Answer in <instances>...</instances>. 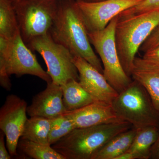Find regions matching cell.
I'll return each mask as SVG.
<instances>
[{
	"label": "cell",
	"mask_w": 159,
	"mask_h": 159,
	"mask_svg": "<svg viewBox=\"0 0 159 159\" xmlns=\"http://www.w3.org/2000/svg\"><path fill=\"white\" fill-rule=\"evenodd\" d=\"M137 131L136 129L132 127L118 134L98 151L92 159H116L129 150Z\"/></svg>",
	"instance_id": "2e32d148"
},
{
	"label": "cell",
	"mask_w": 159,
	"mask_h": 159,
	"mask_svg": "<svg viewBox=\"0 0 159 159\" xmlns=\"http://www.w3.org/2000/svg\"><path fill=\"white\" fill-rule=\"evenodd\" d=\"M159 45V25L152 31L140 48L143 52L149 51Z\"/></svg>",
	"instance_id": "603a6c76"
},
{
	"label": "cell",
	"mask_w": 159,
	"mask_h": 159,
	"mask_svg": "<svg viewBox=\"0 0 159 159\" xmlns=\"http://www.w3.org/2000/svg\"><path fill=\"white\" fill-rule=\"evenodd\" d=\"M19 148L25 155L34 159H66L51 145L20 139Z\"/></svg>",
	"instance_id": "ffe728a7"
},
{
	"label": "cell",
	"mask_w": 159,
	"mask_h": 159,
	"mask_svg": "<svg viewBox=\"0 0 159 159\" xmlns=\"http://www.w3.org/2000/svg\"><path fill=\"white\" fill-rule=\"evenodd\" d=\"M27 102L15 94L8 95L0 110V129L6 136V145L11 156L17 148L27 117Z\"/></svg>",
	"instance_id": "30bf717a"
},
{
	"label": "cell",
	"mask_w": 159,
	"mask_h": 159,
	"mask_svg": "<svg viewBox=\"0 0 159 159\" xmlns=\"http://www.w3.org/2000/svg\"><path fill=\"white\" fill-rule=\"evenodd\" d=\"M52 119L39 116L31 117L26 121L21 139L48 144Z\"/></svg>",
	"instance_id": "ac0fdd59"
},
{
	"label": "cell",
	"mask_w": 159,
	"mask_h": 159,
	"mask_svg": "<svg viewBox=\"0 0 159 159\" xmlns=\"http://www.w3.org/2000/svg\"><path fill=\"white\" fill-rule=\"evenodd\" d=\"M5 137H6L5 134L2 131L0 134V159H10L11 156L6 148L7 146L6 145Z\"/></svg>",
	"instance_id": "d4e9b609"
},
{
	"label": "cell",
	"mask_w": 159,
	"mask_h": 159,
	"mask_svg": "<svg viewBox=\"0 0 159 159\" xmlns=\"http://www.w3.org/2000/svg\"><path fill=\"white\" fill-rule=\"evenodd\" d=\"M20 33L13 3L10 0H0V36L13 39Z\"/></svg>",
	"instance_id": "d6986e66"
},
{
	"label": "cell",
	"mask_w": 159,
	"mask_h": 159,
	"mask_svg": "<svg viewBox=\"0 0 159 159\" xmlns=\"http://www.w3.org/2000/svg\"><path fill=\"white\" fill-rule=\"evenodd\" d=\"M27 46L43 58L52 82L61 86L71 80L79 81L74 55L64 46L55 42L49 33L34 38Z\"/></svg>",
	"instance_id": "ba28073f"
},
{
	"label": "cell",
	"mask_w": 159,
	"mask_h": 159,
	"mask_svg": "<svg viewBox=\"0 0 159 159\" xmlns=\"http://www.w3.org/2000/svg\"><path fill=\"white\" fill-rule=\"evenodd\" d=\"M65 114L72 119L76 128L125 122L118 116L111 104L99 101Z\"/></svg>",
	"instance_id": "4fadbf2b"
},
{
	"label": "cell",
	"mask_w": 159,
	"mask_h": 159,
	"mask_svg": "<svg viewBox=\"0 0 159 159\" xmlns=\"http://www.w3.org/2000/svg\"><path fill=\"white\" fill-rule=\"evenodd\" d=\"M159 25V11H151L120 17L115 30V40L123 70L131 77L136 54Z\"/></svg>",
	"instance_id": "3957f363"
},
{
	"label": "cell",
	"mask_w": 159,
	"mask_h": 159,
	"mask_svg": "<svg viewBox=\"0 0 159 159\" xmlns=\"http://www.w3.org/2000/svg\"><path fill=\"white\" fill-rule=\"evenodd\" d=\"M132 127L123 122L75 128L51 146L66 159H92L111 139Z\"/></svg>",
	"instance_id": "7a4b0ae2"
},
{
	"label": "cell",
	"mask_w": 159,
	"mask_h": 159,
	"mask_svg": "<svg viewBox=\"0 0 159 159\" xmlns=\"http://www.w3.org/2000/svg\"><path fill=\"white\" fill-rule=\"evenodd\" d=\"M75 128L74 122L65 113L52 119L49 133V144L54 145Z\"/></svg>",
	"instance_id": "44dd1931"
},
{
	"label": "cell",
	"mask_w": 159,
	"mask_h": 159,
	"mask_svg": "<svg viewBox=\"0 0 159 159\" xmlns=\"http://www.w3.org/2000/svg\"><path fill=\"white\" fill-rule=\"evenodd\" d=\"M142 58L152 64L159 67V45L144 52Z\"/></svg>",
	"instance_id": "cb8c5ba5"
},
{
	"label": "cell",
	"mask_w": 159,
	"mask_h": 159,
	"mask_svg": "<svg viewBox=\"0 0 159 159\" xmlns=\"http://www.w3.org/2000/svg\"><path fill=\"white\" fill-rule=\"evenodd\" d=\"M85 2H100V1H104V0H83Z\"/></svg>",
	"instance_id": "83f0119b"
},
{
	"label": "cell",
	"mask_w": 159,
	"mask_h": 159,
	"mask_svg": "<svg viewBox=\"0 0 159 159\" xmlns=\"http://www.w3.org/2000/svg\"><path fill=\"white\" fill-rule=\"evenodd\" d=\"M13 74L19 77L31 75L47 84L52 82L50 75L39 64L20 33L11 40L0 36V84L6 90H11L9 77Z\"/></svg>",
	"instance_id": "277c9868"
},
{
	"label": "cell",
	"mask_w": 159,
	"mask_h": 159,
	"mask_svg": "<svg viewBox=\"0 0 159 159\" xmlns=\"http://www.w3.org/2000/svg\"><path fill=\"white\" fill-rule=\"evenodd\" d=\"M159 132V126H148L137 129V133L127 151L135 159L150 158L151 149L156 141Z\"/></svg>",
	"instance_id": "e0dca14e"
},
{
	"label": "cell",
	"mask_w": 159,
	"mask_h": 159,
	"mask_svg": "<svg viewBox=\"0 0 159 159\" xmlns=\"http://www.w3.org/2000/svg\"><path fill=\"white\" fill-rule=\"evenodd\" d=\"M150 158L159 159V132L156 141L151 149Z\"/></svg>",
	"instance_id": "484cf974"
},
{
	"label": "cell",
	"mask_w": 159,
	"mask_h": 159,
	"mask_svg": "<svg viewBox=\"0 0 159 159\" xmlns=\"http://www.w3.org/2000/svg\"><path fill=\"white\" fill-rule=\"evenodd\" d=\"M49 34L74 56L83 58L103 74L101 61L92 48L76 0H58L57 12Z\"/></svg>",
	"instance_id": "6da1fadb"
},
{
	"label": "cell",
	"mask_w": 159,
	"mask_h": 159,
	"mask_svg": "<svg viewBox=\"0 0 159 159\" xmlns=\"http://www.w3.org/2000/svg\"><path fill=\"white\" fill-rule=\"evenodd\" d=\"M116 159H135L133 155L129 152L126 151V152L122 154L119 157H117Z\"/></svg>",
	"instance_id": "4316f807"
},
{
	"label": "cell",
	"mask_w": 159,
	"mask_h": 159,
	"mask_svg": "<svg viewBox=\"0 0 159 159\" xmlns=\"http://www.w3.org/2000/svg\"><path fill=\"white\" fill-rule=\"evenodd\" d=\"M144 0H104L89 2L76 0L80 15L88 32L105 29L114 18Z\"/></svg>",
	"instance_id": "9c48e42d"
},
{
	"label": "cell",
	"mask_w": 159,
	"mask_h": 159,
	"mask_svg": "<svg viewBox=\"0 0 159 159\" xmlns=\"http://www.w3.org/2000/svg\"><path fill=\"white\" fill-rule=\"evenodd\" d=\"M119 16L114 18L103 30L88 32V35L91 44L101 60L103 75L109 83L119 93L133 80L123 70L117 51L115 30Z\"/></svg>",
	"instance_id": "8992f818"
},
{
	"label": "cell",
	"mask_w": 159,
	"mask_h": 159,
	"mask_svg": "<svg viewBox=\"0 0 159 159\" xmlns=\"http://www.w3.org/2000/svg\"><path fill=\"white\" fill-rule=\"evenodd\" d=\"M74 62L83 88L97 101L112 104L119 93L109 83L103 74L80 56H74Z\"/></svg>",
	"instance_id": "8fae6325"
},
{
	"label": "cell",
	"mask_w": 159,
	"mask_h": 159,
	"mask_svg": "<svg viewBox=\"0 0 159 159\" xmlns=\"http://www.w3.org/2000/svg\"><path fill=\"white\" fill-rule=\"evenodd\" d=\"M131 77L144 87L159 114V67L136 57Z\"/></svg>",
	"instance_id": "5bb4252c"
},
{
	"label": "cell",
	"mask_w": 159,
	"mask_h": 159,
	"mask_svg": "<svg viewBox=\"0 0 159 159\" xmlns=\"http://www.w3.org/2000/svg\"><path fill=\"white\" fill-rule=\"evenodd\" d=\"M47 84V88L36 94L31 105L27 107V114L30 117L53 119L66 112L63 102L61 85L52 82Z\"/></svg>",
	"instance_id": "7c38bea8"
},
{
	"label": "cell",
	"mask_w": 159,
	"mask_h": 159,
	"mask_svg": "<svg viewBox=\"0 0 159 159\" xmlns=\"http://www.w3.org/2000/svg\"><path fill=\"white\" fill-rule=\"evenodd\" d=\"M10 1H11L12 2H16L18 0H10Z\"/></svg>",
	"instance_id": "f1b7e54d"
},
{
	"label": "cell",
	"mask_w": 159,
	"mask_h": 159,
	"mask_svg": "<svg viewBox=\"0 0 159 159\" xmlns=\"http://www.w3.org/2000/svg\"><path fill=\"white\" fill-rule=\"evenodd\" d=\"M112 105L123 121L137 129L159 125V114L144 87L136 80L119 93Z\"/></svg>",
	"instance_id": "5b68a950"
},
{
	"label": "cell",
	"mask_w": 159,
	"mask_h": 159,
	"mask_svg": "<svg viewBox=\"0 0 159 159\" xmlns=\"http://www.w3.org/2000/svg\"><path fill=\"white\" fill-rule=\"evenodd\" d=\"M58 0H18L13 3L22 38L28 45L38 36L49 33Z\"/></svg>",
	"instance_id": "52a82bcc"
},
{
	"label": "cell",
	"mask_w": 159,
	"mask_h": 159,
	"mask_svg": "<svg viewBox=\"0 0 159 159\" xmlns=\"http://www.w3.org/2000/svg\"><path fill=\"white\" fill-rule=\"evenodd\" d=\"M61 86L63 102L67 112L79 109L98 101L75 80H71Z\"/></svg>",
	"instance_id": "9a60e30c"
},
{
	"label": "cell",
	"mask_w": 159,
	"mask_h": 159,
	"mask_svg": "<svg viewBox=\"0 0 159 159\" xmlns=\"http://www.w3.org/2000/svg\"><path fill=\"white\" fill-rule=\"evenodd\" d=\"M151 11H159V0H144L138 5L122 11L119 16L125 17Z\"/></svg>",
	"instance_id": "7402d4cb"
}]
</instances>
